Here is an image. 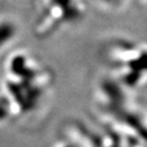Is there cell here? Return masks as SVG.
Masks as SVG:
<instances>
[{
    "instance_id": "obj_1",
    "label": "cell",
    "mask_w": 147,
    "mask_h": 147,
    "mask_svg": "<svg viewBox=\"0 0 147 147\" xmlns=\"http://www.w3.org/2000/svg\"><path fill=\"white\" fill-rule=\"evenodd\" d=\"M110 58L127 85H136L147 78V45L120 39L109 46Z\"/></svg>"
},
{
    "instance_id": "obj_2",
    "label": "cell",
    "mask_w": 147,
    "mask_h": 147,
    "mask_svg": "<svg viewBox=\"0 0 147 147\" xmlns=\"http://www.w3.org/2000/svg\"><path fill=\"white\" fill-rule=\"evenodd\" d=\"M57 23H76L84 19L86 8L82 0H49Z\"/></svg>"
},
{
    "instance_id": "obj_3",
    "label": "cell",
    "mask_w": 147,
    "mask_h": 147,
    "mask_svg": "<svg viewBox=\"0 0 147 147\" xmlns=\"http://www.w3.org/2000/svg\"><path fill=\"white\" fill-rule=\"evenodd\" d=\"M94 2L105 10L116 11L121 9L127 2V0H94Z\"/></svg>"
},
{
    "instance_id": "obj_4",
    "label": "cell",
    "mask_w": 147,
    "mask_h": 147,
    "mask_svg": "<svg viewBox=\"0 0 147 147\" xmlns=\"http://www.w3.org/2000/svg\"><path fill=\"white\" fill-rule=\"evenodd\" d=\"M13 27L10 24H2L0 25V45L7 42L12 35H13Z\"/></svg>"
},
{
    "instance_id": "obj_5",
    "label": "cell",
    "mask_w": 147,
    "mask_h": 147,
    "mask_svg": "<svg viewBox=\"0 0 147 147\" xmlns=\"http://www.w3.org/2000/svg\"><path fill=\"white\" fill-rule=\"evenodd\" d=\"M138 1H140V2H141L144 7H146V8H147V0H138Z\"/></svg>"
}]
</instances>
